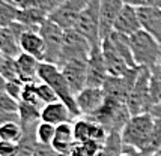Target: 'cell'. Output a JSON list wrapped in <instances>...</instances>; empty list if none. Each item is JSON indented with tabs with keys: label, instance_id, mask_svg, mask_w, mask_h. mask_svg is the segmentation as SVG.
Masks as SVG:
<instances>
[{
	"label": "cell",
	"instance_id": "obj_1",
	"mask_svg": "<svg viewBox=\"0 0 161 156\" xmlns=\"http://www.w3.org/2000/svg\"><path fill=\"white\" fill-rule=\"evenodd\" d=\"M154 116L151 113H143L137 116H131V119L126 122L122 129V141L124 144L133 146L136 149L142 150L143 153L151 156L149 146L152 138V129H154Z\"/></svg>",
	"mask_w": 161,
	"mask_h": 156
},
{
	"label": "cell",
	"instance_id": "obj_2",
	"mask_svg": "<svg viewBox=\"0 0 161 156\" xmlns=\"http://www.w3.org/2000/svg\"><path fill=\"white\" fill-rule=\"evenodd\" d=\"M38 78H39V81L47 83V84H50L53 89H54V92H56L59 101L63 102L65 105L69 108L71 114H72L75 119L81 117V114H80L78 107H77L75 95L72 93L71 87L68 86L66 80L63 77L62 71H60V68H59L57 65L41 62L39 69H38Z\"/></svg>",
	"mask_w": 161,
	"mask_h": 156
},
{
	"label": "cell",
	"instance_id": "obj_3",
	"mask_svg": "<svg viewBox=\"0 0 161 156\" xmlns=\"http://www.w3.org/2000/svg\"><path fill=\"white\" fill-rule=\"evenodd\" d=\"M130 47L137 66L147 68L151 71L160 68L161 45L145 30H139L130 36Z\"/></svg>",
	"mask_w": 161,
	"mask_h": 156
},
{
	"label": "cell",
	"instance_id": "obj_4",
	"mask_svg": "<svg viewBox=\"0 0 161 156\" xmlns=\"http://www.w3.org/2000/svg\"><path fill=\"white\" fill-rule=\"evenodd\" d=\"M87 119L101 125L108 134L110 132H122L126 122L131 119V113H130L126 104H124V102L105 99L104 105L95 114L89 116Z\"/></svg>",
	"mask_w": 161,
	"mask_h": 156
},
{
	"label": "cell",
	"instance_id": "obj_5",
	"mask_svg": "<svg viewBox=\"0 0 161 156\" xmlns=\"http://www.w3.org/2000/svg\"><path fill=\"white\" fill-rule=\"evenodd\" d=\"M126 107L131 116L149 113L152 108L151 102V69L142 68L137 81L134 84L133 90L126 99Z\"/></svg>",
	"mask_w": 161,
	"mask_h": 156
},
{
	"label": "cell",
	"instance_id": "obj_6",
	"mask_svg": "<svg viewBox=\"0 0 161 156\" xmlns=\"http://www.w3.org/2000/svg\"><path fill=\"white\" fill-rule=\"evenodd\" d=\"M99 2L101 0H89L87 6L83 9V12L77 18V23L74 26V30L84 36L89 44L93 47L101 45L99 38Z\"/></svg>",
	"mask_w": 161,
	"mask_h": 156
},
{
	"label": "cell",
	"instance_id": "obj_7",
	"mask_svg": "<svg viewBox=\"0 0 161 156\" xmlns=\"http://www.w3.org/2000/svg\"><path fill=\"white\" fill-rule=\"evenodd\" d=\"M91 51H92V45L84 36H81L74 29L65 30L62 50H60V57H59L57 66L62 68L63 65L69 63L72 60H78V59L87 60Z\"/></svg>",
	"mask_w": 161,
	"mask_h": 156
},
{
	"label": "cell",
	"instance_id": "obj_8",
	"mask_svg": "<svg viewBox=\"0 0 161 156\" xmlns=\"http://www.w3.org/2000/svg\"><path fill=\"white\" fill-rule=\"evenodd\" d=\"M140 69V66L131 68L124 77H110L108 75V78L105 80V83L101 87L104 92L105 99L126 104V99H128V96H130V93L137 81Z\"/></svg>",
	"mask_w": 161,
	"mask_h": 156
},
{
	"label": "cell",
	"instance_id": "obj_9",
	"mask_svg": "<svg viewBox=\"0 0 161 156\" xmlns=\"http://www.w3.org/2000/svg\"><path fill=\"white\" fill-rule=\"evenodd\" d=\"M39 35L44 41V45H45V60L44 62L57 65L59 57H60L65 30L48 18L39 27Z\"/></svg>",
	"mask_w": 161,
	"mask_h": 156
},
{
	"label": "cell",
	"instance_id": "obj_10",
	"mask_svg": "<svg viewBox=\"0 0 161 156\" xmlns=\"http://www.w3.org/2000/svg\"><path fill=\"white\" fill-rule=\"evenodd\" d=\"M87 3L89 0H63L48 15V18L63 30H71L74 29L77 18L83 12L84 8L87 6Z\"/></svg>",
	"mask_w": 161,
	"mask_h": 156
},
{
	"label": "cell",
	"instance_id": "obj_11",
	"mask_svg": "<svg viewBox=\"0 0 161 156\" xmlns=\"http://www.w3.org/2000/svg\"><path fill=\"white\" fill-rule=\"evenodd\" d=\"M124 8L122 0H101L99 2V38L101 42L114 32V23Z\"/></svg>",
	"mask_w": 161,
	"mask_h": 156
},
{
	"label": "cell",
	"instance_id": "obj_12",
	"mask_svg": "<svg viewBox=\"0 0 161 156\" xmlns=\"http://www.w3.org/2000/svg\"><path fill=\"white\" fill-rule=\"evenodd\" d=\"M60 71L75 96L84 87H87V60L84 59L72 60L69 63L63 65Z\"/></svg>",
	"mask_w": 161,
	"mask_h": 156
},
{
	"label": "cell",
	"instance_id": "obj_13",
	"mask_svg": "<svg viewBox=\"0 0 161 156\" xmlns=\"http://www.w3.org/2000/svg\"><path fill=\"white\" fill-rule=\"evenodd\" d=\"M108 78V71L105 66L101 45L93 47L87 57V87H103Z\"/></svg>",
	"mask_w": 161,
	"mask_h": 156
},
{
	"label": "cell",
	"instance_id": "obj_14",
	"mask_svg": "<svg viewBox=\"0 0 161 156\" xmlns=\"http://www.w3.org/2000/svg\"><path fill=\"white\" fill-rule=\"evenodd\" d=\"M75 101L80 114L83 117H89L104 105L105 96L101 87H84L75 96Z\"/></svg>",
	"mask_w": 161,
	"mask_h": 156
},
{
	"label": "cell",
	"instance_id": "obj_15",
	"mask_svg": "<svg viewBox=\"0 0 161 156\" xmlns=\"http://www.w3.org/2000/svg\"><path fill=\"white\" fill-rule=\"evenodd\" d=\"M74 137L77 143H84L89 140H95L98 143H104L108 132L101 125L92 122L87 117H78L74 120Z\"/></svg>",
	"mask_w": 161,
	"mask_h": 156
},
{
	"label": "cell",
	"instance_id": "obj_16",
	"mask_svg": "<svg viewBox=\"0 0 161 156\" xmlns=\"http://www.w3.org/2000/svg\"><path fill=\"white\" fill-rule=\"evenodd\" d=\"M139 30H142V24L137 8L130 6V5H124L118 20L114 23V32L122 33L125 36H133Z\"/></svg>",
	"mask_w": 161,
	"mask_h": 156
},
{
	"label": "cell",
	"instance_id": "obj_17",
	"mask_svg": "<svg viewBox=\"0 0 161 156\" xmlns=\"http://www.w3.org/2000/svg\"><path fill=\"white\" fill-rule=\"evenodd\" d=\"M142 30L154 38L161 45V9L158 8H137Z\"/></svg>",
	"mask_w": 161,
	"mask_h": 156
},
{
	"label": "cell",
	"instance_id": "obj_18",
	"mask_svg": "<svg viewBox=\"0 0 161 156\" xmlns=\"http://www.w3.org/2000/svg\"><path fill=\"white\" fill-rule=\"evenodd\" d=\"M74 120H75V117L71 114L69 108L60 101L44 105L41 110V122H47L54 126H59L62 123H69Z\"/></svg>",
	"mask_w": 161,
	"mask_h": 156
},
{
	"label": "cell",
	"instance_id": "obj_19",
	"mask_svg": "<svg viewBox=\"0 0 161 156\" xmlns=\"http://www.w3.org/2000/svg\"><path fill=\"white\" fill-rule=\"evenodd\" d=\"M18 44H20L21 53L30 54L35 59H38L39 62L45 60V45H44V41H42L39 32L30 30V32L23 33L18 39Z\"/></svg>",
	"mask_w": 161,
	"mask_h": 156
},
{
	"label": "cell",
	"instance_id": "obj_20",
	"mask_svg": "<svg viewBox=\"0 0 161 156\" xmlns=\"http://www.w3.org/2000/svg\"><path fill=\"white\" fill-rule=\"evenodd\" d=\"M15 63H17L18 78L23 83H36V81H39L38 69H39L41 62L38 59H35L30 54H26V53H20L15 57Z\"/></svg>",
	"mask_w": 161,
	"mask_h": 156
},
{
	"label": "cell",
	"instance_id": "obj_21",
	"mask_svg": "<svg viewBox=\"0 0 161 156\" xmlns=\"http://www.w3.org/2000/svg\"><path fill=\"white\" fill-rule=\"evenodd\" d=\"M74 122L62 123L56 126V137L53 141V149L57 153H72L74 147L77 146L75 137H74Z\"/></svg>",
	"mask_w": 161,
	"mask_h": 156
},
{
	"label": "cell",
	"instance_id": "obj_22",
	"mask_svg": "<svg viewBox=\"0 0 161 156\" xmlns=\"http://www.w3.org/2000/svg\"><path fill=\"white\" fill-rule=\"evenodd\" d=\"M101 50H103V56L105 60V66H107V71L110 77H124L126 72L130 71L133 66L126 63L125 60L116 53V51L110 48L107 44L101 42ZM136 68V66H134Z\"/></svg>",
	"mask_w": 161,
	"mask_h": 156
},
{
	"label": "cell",
	"instance_id": "obj_23",
	"mask_svg": "<svg viewBox=\"0 0 161 156\" xmlns=\"http://www.w3.org/2000/svg\"><path fill=\"white\" fill-rule=\"evenodd\" d=\"M103 42L107 44L110 48H113L130 66H133V68L137 66L136 62H134L133 53H131V47H130V36H125L122 33H118V32H113L112 35L108 36L107 39H104Z\"/></svg>",
	"mask_w": 161,
	"mask_h": 156
},
{
	"label": "cell",
	"instance_id": "obj_24",
	"mask_svg": "<svg viewBox=\"0 0 161 156\" xmlns=\"http://www.w3.org/2000/svg\"><path fill=\"white\" fill-rule=\"evenodd\" d=\"M45 20H48V14L41 9H36V8H20V14L17 18L18 23H23L36 30H39V27L45 23Z\"/></svg>",
	"mask_w": 161,
	"mask_h": 156
},
{
	"label": "cell",
	"instance_id": "obj_25",
	"mask_svg": "<svg viewBox=\"0 0 161 156\" xmlns=\"http://www.w3.org/2000/svg\"><path fill=\"white\" fill-rule=\"evenodd\" d=\"M0 51L5 54V57L12 59H15L21 53L18 39L9 27H0Z\"/></svg>",
	"mask_w": 161,
	"mask_h": 156
},
{
	"label": "cell",
	"instance_id": "obj_26",
	"mask_svg": "<svg viewBox=\"0 0 161 156\" xmlns=\"http://www.w3.org/2000/svg\"><path fill=\"white\" fill-rule=\"evenodd\" d=\"M122 149H124V141L120 132H110L97 156H120Z\"/></svg>",
	"mask_w": 161,
	"mask_h": 156
},
{
	"label": "cell",
	"instance_id": "obj_27",
	"mask_svg": "<svg viewBox=\"0 0 161 156\" xmlns=\"http://www.w3.org/2000/svg\"><path fill=\"white\" fill-rule=\"evenodd\" d=\"M41 110L42 107L20 101V104H18V117H20L21 126L39 123L41 122Z\"/></svg>",
	"mask_w": 161,
	"mask_h": 156
},
{
	"label": "cell",
	"instance_id": "obj_28",
	"mask_svg": "<svg viewBox=\"0 0 161 156\" xmlns=\"http://www.w3.org/2000/svg\"><path fill=\"white\" fill-rule=\"evenodd\" d=\"M20 14V8L12 2L0 0V27H9L12 23L17 21Z\"/></svg>",
	"mask_w": 161,
	"mask_h": 156
},
{
	"label": "cell",
	"instance_id": "obj_29",
	"mask_svg": "<svg viewBox=\"0 0 161 156\" xmlns=\"http://www.w3.org/2000/svg\"><path fill=\"white\" fill-rule=\"evenodd\" d=\"M23 138V126L20 122H8L0 126V140L20 143Z\"/></svg>",
	"mask_w": 161,
	"mask_h": 156
},
{
	"label": "cell",
	"instance_id": "obj_30",
	"mask_svg": "<svg viewBox=\"0 0 161 156\" xmlns=\"http://www.w3.org/2000/svg\"><path fill=\"white\" fill-rule=\"evenodd\" d=\"M56 137V126L47 123V122H39L36 126V140L41 144H53Z\"/></svg>",
	"mask_w": 161,
	"mask_h": 156
},
{
	"label": "cell",
	"instance_id": "obj_31",
	"mask_svg": "<svg viewBox=\"0 0 161 156\" xmlns=\"http://www.w3.org/2000/svg\"><path fill=\"white\" fill-rule=\"evenodd\" d=\"M36 95H38V99H39L42 107L59 101L54 89L50 84H47V83H42V81H38V83H36Z\"/></svg>",
	"mask_w": 161,
	"mask_h": 156
},
{
	"label": "cell",
	"instance_id": "obj_32",
	"mask_svg": "<svg viewBox=\"0 0 161 156\" xmlns=\"http://www.w3.org/2000/svg\"><path fill=\"white\" fill-rule=\"evenodd\" d=\"M101 146H103V143H98L95 140L77 143V146L72 150V156H97Z\"/></svg>",
	"mask_w": 161,
	"mask_h": 156
},
{
	"label": "cell",
	"instance_id": "obj_33",
	"mask_svg": "<svg viewBox=\"0 0 161 156\" xmlns=\"http://www.w3.org/2000/svg\"><path fill=\"white\" fill-rule=\"evenodd\" d=\"M151 102H152V107L161 102V71H160V68L151 71Z\"/></svg>",
	"mask_w": 161,
	"mask_h": 156
},
{
	"label": "cell",
	"instance_id": "obj_34",
	"mask_svg": "<svg viewBox=\"0 0 161 156\" xmlns=\"http://www.w3.org/2000/svg\"><path fill=\"white\" fill-rule=\"evenodd\" d=\"M36 83H38V81H36ZM36 83H24L20 101L27 102V104H33V105H38V107H42L39 99H38V95H36Z\"/></svg>",
	"mask_w": 161,
	"mask_h": 156
},
{
	"label": "cell",
	"instance_id": "obj_35",
	"mask_svg": "<svg viewBox=\"0 0 161 156\" xmlns=\"http://www.w3.org/2000/svg\"><path fill=\"white\" fill-rule=\"evenodd\" d=\"M0 75L5 78L6 81L18 78L15 59H12V57H6V59L3 60V63H2V66H0Z\"/></svg>",
	"mask_w": 161,
	"mask_h": 156
},
{
	"label": "cell",
	"instance_id": "obj_36",
	"mask_svg": "<svg viewBox=\"0 0 161 156\" xmlns=\"http://www.w3.org/2000/svg\"><path fill=\"white\" fill-rule=\"evenodd\" d=\"M161 147V117L154 119V129H152V138H151V146H149V153L152 155L157 149Z\"/></svg>",
	"mask_w": 161,
	"mask_h": 156
},
{
	"label": "cell",
	"instance_id": "obj_37",
	"mask_svg": "<svg viewBox=\"0 0 161 156\" xmlns=\"http://www.w3.org/2000/svg\"><path fill=\"white\" fill-rule=\"evenodd\" d=\"M18 101L11 98L6 92L0 93V111H8V113H18Z\"/></svg>",
	"mask_w": 161,
	"mask_h": 156
},
{
	"label": "cell",
	"instance_id": "obj_38",
	"mask_svg": "<svg viewBox=\"0 0 161 156\" xmlns=\"http://www.w3.org/2000/svg\"><path fill=\"white\" fill-rule=\"evenodd\" d=\"M23 86H24V83L21 81L20 78L9 80V81H6V93L11 96V98H14L15 101L20 102L21 92H23Z\"/></svg>",
	"mask_w": 161,
	"mask_h": 156
},
{
	"label": "cell",
	"instance_id": "obj_39",
	"mask_svg": "<svg viewBox=\"0 0 161 156\" xmlns=\"http://www.w3.org/2000/svg\"><path fill=\"white\" fill-rule=\"evenodd\" d=\"M0 156H20V144L0 140Z\"/></svg>",
	"mask_w": 161,
	"mask_h": 156
},
{
	"label": "cell",
	"instance_id": "obj_40",
	"mask_svg": "<svg viewBox=\"0 0 161 156\" xmlns=\"http://www.w3.org/2000/svg\"><path fill=\"white\" fill-rule=\"evenodd\" d=\"M124 5L134 8H158L161 9V0H122Z\"/></svg>",
	"mask_w": 161,
	"mask_h": 156
},
{
	"label": "cell",
	"instance_id": "obj_41",
	"mask_svg": "<svg viewBox=\"0 0 161 156\" xmlns=\"http://www.w3.org/2000/svg\"><path fill=\"white\" fill-rule=\"evenodd\" d=\"M56 150L53 149V146L50 144H41L38 143L33 149V155L32 156H56Z\"/></svg>",
	"mask_w": 161,
	"mask_h": 156
},
{
	"label": "cell",
	"instance_id": "obj_42",
	"mask_svg": "<svg viewBox=\"0 0 161 156\" xmlns=\"http://www.w3.org/2000/svg\"><path fill=\"white\" fill-rule=\"evenodd\" d=\"M8 122H20L18 113H8V111H0V126Z\"/></svg>",
	"mask_w": 161,
	"mask_h": 156
},
{
	"label": "cell",
	"instance_id": "obj_43",
	"mask_svg": "<svg viewBox=\"0 0 161 156\" xmlns=\"http://www.w3.org/2000/svg\"><path fill=\"white\" fill-rule=\"evenodd\" d=\"M120 156H147V155L146 153H143L142 150L133 147V146L124 144V149H122V155Z\"/></svg>",
	"mask_w": 161,
	"mask_h": 156
},
{
	"label": "cell",
	"instance_id": "obj_44",
	"mask_svg": "<svg viewBox=\"0 0 161 156\" xmlns=\"http://www.w3.org/2000/svg\"><path fill=\"white\" fill-rule=\"evenodd\" d=\"M11 2H12L14 5H17L18 8H23L26 3H27V2H30V0H11Z\"/></svg>",
	"mask_w": 161,
	"mask_h": 156
},
{
	"label": "cell",
	"instance_id": "obj_45",
	"mask_svg": "<svg viewBox=\"0 0 161 156\" xmlns=\"http://www.w3.org/2000/svg\"><path fill=\"white\" fill-rule=\"evenodd\" d=\"M151 156H161V147H160V149L155 150V152H154V153H152Z\"/></svg>",
	"mask_w": 161,
	"mask_h": 156
},
{
	"label": "cell",
	"instance_id": "obj_46",
	"mask_svg": "<svg viewBox=\"0 0 161 156\" xmlns=\"http://www.w3.org/2000/svg\"><path fill=\"white\" fill-rule=\"evenodd\" d=\"M5 59H6V57H5V54L0 51V66H2V63H3V60H5Z\"/></svg>",
	"mask_w": 161,
	"mask_h": 156
},
{
	"label": "cell",
	"instance_id": "obj_47",
	"mask_svg": "<svg viewBox=\"0 0 161 156\" xmlns=\"http://www.w3.org/2000/svg\"><path fill=\"white\" fill-rule=\"evenodd\" d=\"M160 71H161V62H160Z\"/></svg>",
	"mask_w": 161,
	"mask_h": 156
},
{
	"label": "cell",
	"instance_id": "obj_48",
	"mask_svg": "<svg viewBox=\"0 0 161 156\" xmlns=\"http://www.w3.org/2000/svg\"><path fill=\"white\" fill-rule=\"evenodd\" d=\"M8 2H11V0H8Z\"/></svg>",
	"mask_w": 161,
	"mask_h": 156
}]
</instances>
